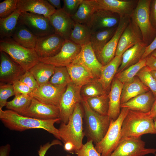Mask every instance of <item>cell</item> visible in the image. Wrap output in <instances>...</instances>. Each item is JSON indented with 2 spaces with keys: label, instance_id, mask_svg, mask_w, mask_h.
I'll use <instances>...</instances> for the list:
<instances>
[{
  "label": "cell",
  "instance_id": "obj_1",
  "mask_svg": "<svg viewBox=\"0 0 156 156\" xmlns=\"http://www.w3.org/2000/svg\"><path fill=\"white\" fill-rule=\"evenodd\" d=\"M0 119L4 125L10 130L22 131L30 129H42L61 140L58 129L54 125L55 123L61 122L60 118L40 120L24 116L11 110L0 109Z\"/></svg>",
  "mask_w": 156,
  "mask_h": 156
},
{
  "label": "cell",
  "instance_id": "obj_2",
  "mask_svg": "<svg viewBox=\"0 0 156 156\" xmlns=\"http://www.w3.org/2000/svg\"><path fill=\"white\" fill-rule=\"evenodd\" d=\"M147 134H156L153 119L147 113L129 110L122 124L121 140Z\"/></svg>",
  "mask_w": 156,
  "mask_h": 156
},
{
  "label": "cell",
  "instance_id": "obj_3",
  "mask_svg": "<svg viewBox=\"0 0 156 156\" xmlns=\"http://www.w3.org/2000/svg\"><path fill=\"white\" fill-rule=\"evenodd\" d=\"M84 111L83 127L87 140H91L95 144L103 139L109 128L110 120L107 116L100 114L92 109L86 101L81 102Z\"/></svg>",
  "mask_w": 156,
  "mask_h": 156
},
{
  "label": "cell",
  "instance_id": "obj_4",
  "mask_svg": "<svg viewBox=\"0 0 156 156\" xmlns=\"http://www.w3.org/2000/svg\"><path fill=\"white\" fill-rule=\"evenodd\" d=\"M84 111L81 103H77L66 124L61 122L58 129L60 137L64 143L69 141L75 146L76 150L82 145L85 134L83 127Z\"/></svg>",
  "mask_w": 156,
  "mask_h": 156
},
{
  "label": "cell",
  "instance_id": "obj_5",
  "mask_svg": "<svg viewBox=\"0 0 156 156\" xmlns=\"http://www.w3.org/2000/svg\"><path fill=\"white\" fill-rule=\"evenodd\" d=\"M0 51L7 54L25 71L40 62V58L34 49L24 47L11 38L0 39Z\"/></svg>",
  "mask_w": 156,
  "mask_h": 156
},
{
  "label": "cell",
  "instance_id": "obj_6",
  "mask_svg": "<svg viewBox=\"0 0 156 156\" xmlns=\"http://www.w3.org/2000/svg\"><path fill=\"white\" fill-rule=\"evenodd\" d=\"M120 114L116 120H110L108 130L103 138L95 148L101 156H109L115 150L121 139V127L124 119L129 111L121 108Z\"/></svg>",
  "mask_w": 156,
  "mask_h": 156
},
{
  "label": "cell",
  "instance_id": "obj_7",
  "mask_svg": "<svg viewBox=\"0 0 156 156\" xmlns=\"http://www.w3.org/2000/svg\"><path fill=\"white\" fill-rule=\"evenodd\" d=\"M151 1V0H138L131 17L138 27L143 41L148 45L152 42L156 35V29L150 20Z\"/></svg>",
  "mask_w": 156,
  "mask_h": 156
},
{
  "label": "cell",
  "instance_id": "obj_8",
  "mask_svg": "<svg viewBox=\"0 0 156 156\" xmlns=\"http://www.w3.org/2000/svg\"><path fill=\"white\" fill-rule=\"evenodd\" d=\"M141 137H130L121 139L115 150L109 156H144L152 154L156 156V148H145Z\"/></svg>",
  "mask_w": 156,
  "mask_h": 156
},
{
  "label": "cell",
  "instance_id": "obj_9",
  "mask_svg": "<svg viewBox=\"0 0 156 156\" xmlns=\"http://www.w3.org/2000/svg\"><path fill=\"white\" fill-rule=\"evenodd\" d=\"M18 22L25 26L38 37L55 33L49 18L42 15L21 12Z\"/></svg>",
  "mask_w": 156,
  "mask_h": 156
},
{
  "label": "cell",
  "instance_id": "obj_10",
  "mask_svg": "<svg viewBox=\"0 0 156 156\" xmlns=\"http://www.w3.org/2000/svg\"><path fill=\"white\" fill-rule=\"evenodd\" d=\"M81 87L75 85L72 82L67 85L59 106L61 122L67 123L76 104L81 102L82 98L80 94Z\"/></svg>",
  "mask_w": 156,
  "mask_h": 156
},
{
  "label": "cell",
  "instance_id": "obj_11",
  "mask_svg": "<svg viewBox=\"0 0 156 156\" xmlns=\"http://www.w3.org/2000/svg\"><path fill=\"white\" fill-rule=\"evenodd\" d=\"M81 46L70 40H65L59 52L53 57L40 58V62L55 67H66L70 64L80 53Z\"/></svg>",
  "mask_w": 156,
  "mask_h": 156
},
{
  "label": "cell",
  "instance_id": "obj_12",
  "mask_svg": "<svg viewBox=\"0 0 156 156\" xmlns=\"http://www.w3.org/2000/svg\"><path fill=\"white\" fill-rule=\"evenodd\" d=\"M65 40L56 33L38 37L34 50L39 58L51 57L59 52Z\"/></svg>",
  "mask_w": 156,
  "mask_h": 156
},
{
  "label": "cell",
  "instance_id": "obj_13",
  "mask_svg": "<svg viewBox=\"0 0 156 156\" xmlns=\"http://www.w3.org/2000/svg\"><path fill=\"white\" fill-rule=\"evenodd\" d=\"M67 86H55L48 82L40 86L30 95L43 103L59 107L60 99Z\"/></svg>",
  "mask_w": 156,
  "mask_h": 156
},
{
  "label": "cell",
  "instance_id": "obj_14",
  "mask_svg": "<svg viewBox=\"0 0 156 156\" xmlns=\"http://www.w3.org/2000/svg\"><path fill=\"white\" fill-rule=\"evenodd\" d=\"M22 115L36 119L48 120L60 118L58 107L43 103L32 97L28 108Z\"/></svg>",
  "mask_w": 156,
  "mask_h": 156
},
{
  "label": "cell",
  "instance_id": "obj_15",
  "mask_svg": "<svg viewBox=\"0 0 156 156\" xmlns=\"http://www.w3.org/2000/svg\"><path fill=\"white\" fill-rule=\"evenodd\" d=\"M0 83L12 84L25 71L5 52L0 51Z\"/></svg>",
  "mask_w": 156,
  "mask_h": 156
},
{
  "label": "cell",
  "instance_id": "obj_16",
  "mask_svg": "<svg viewBox=\"0 0 156 156\" xmlns=\"http://www.w3.org/2000/svg\"><path fill=\"white\" fill-rule=\"evenodd\" d=\"M131 20L129 17L120 18L119 23L113 36L100 53L98 60L103 66L111 61L115 57L120 37Z\"/></svg>",
  "mask_w": 156,
  "mask_h": 156
},
{
  "label": "cell",
  "instance_id": "obj_17",
  "mask_svg": "<svg viewBox=\"0 0 156 156\" xmlns=\"http://www.w3.org/2000/svg\"><path fill=\"white\" fill-rule=\"evenodd\" d=\"M120 19L119 16L117 14L106 10L98 9L94 12L87 25L93 32L116 27Z\"/></svg>",
  "mask_w": 156,
  "mask_h": 156
},
{
  "label": "cell",
  "instance_id": "obj_18",
  "mask_svg": "<svg viewBox=\"0 0 156 156\" xmlns=\"http://www.w3.org/2000/svg\"><path fill=\"white\" fill-rule=\"evenodd\" d=\"M142 41V34L138 27L131 18L120 37L115 56L122 55L126 50Z\"/></svg>",
  "mask_w": 156,
  "mask_h": 156
},
{
  "label": "cell",
  "instance_id": "obj_19",
  "mask_svg": "<svg viewBox=\"0 0 156 156\" xmlns=\"http://www.w3.org/2000/svg\"><path fill=\"white\" fill-rule=\"evenodd\" d=\"M80 53L71 63L81 64L88 69L97 79L100 77L102 64L99 61L90 43L81 46Z\"/></svg>",
  "mask_w": 156,
  "mask_h": 156
},
{
  "label": "cell",
  "instance_id": "obj_20",
  "mask_svg": "<svg viewBox=\"0 0 156 156\" xmlns=\"http://www.w3.org/2000/svg\"><path fill=\"white\" fill-rule=\"evenodd\" d=\"M98 9L109 10L118 15L120 17L131 16L138 0H96Z\"/></svg>",
  "mask_w": 156,
  "mask_h": 156
},
{
  "label": "cell",
  "instance_id": "obj_21",
  "mask_svg": "<svg viewBox=\"0 0 156 156\" xmlns=\"http://www.w3.org/2000/svg\"><path fill=\"white\" fill-rule=\"evenodd\" d=\"M55 33L65 40H70L74 22L62 8L56 10L49 18Z\"/></svg>",
  "mask_w": 156,
  "mask_h": 156
},
{
  "label": "cell",
  "instance_id": "obj_22",
  "mask_svg": "<svg viewBox=\"0 0 156 156\" xmlns=\"http://www.w3.org/2000/svg\"><path fill=\"white\" fill-rule=\"evenodd\" d=\"M17 9L21 12L41 15L48 18L56 10L46 0H18Z\"/></svg>",
  "mask_w": 156,
  "mask_h": 156
},
{
  "label": "cell",
  "instance_id": "obj_23",
  "mask_svg": "<svg viewBox=\"0 0 156 156\" xmlns=\"http://www.w3.org/2000/svg\"><path fill=\"white\" fill-rule=\"evenodd\" d=\"M123 83L114 77L108 94L109 107L107 116L110 120H115L119 116L121 110L120 98Z\"/></svg>",
  "mask_w": 156,
  "mask_h": 156
},
{
  "label": "cell",
  "instance_id": "obj_24",
  "mask_svg": "<svg viewBox=\"0 0 156 156\" xmlns=\"http://www.w3.org/2000/svg\"><path fill=\"white\" fill-rule=\"evenodd\" d=\"M155 98L152 92L150 90L121 104L120 107L126 108L129 110L148 113L151 111Z\"/></svg>",
  "mask_w": 156,
  "mask_h": 156
},
{
  "label": "cell",
  "instance_id": "obj_25",
  "mask_svg": "<svg viewBox=\"0 0 156 156\" xmlns=\"http://www.w3.org/2000/svg\"><path fill=\"white\" fill-rule=\"evenodd\" d=\"M148 45L143 41L139 42L126 50L122 54L117 73L135 64L142 59Z\"/></svg>",
  "mask_w": 156,
  "mask_h": 156
},
{
  "label": "cell",
  "instance_id": "obj_26",
  "mask_svg": "<svg viewBox=\"0 0 156 156\" xmlns=\"http://www.w3.org/2000/svg\"><path fill=\"white\" fill-rule=\"evenodd\" d=\"M122 55L115 56L111 61L103 66L101 68L100 76L98 79L107 94L109 93L112 80L120 65Z\"/></svg>",
  "mask_w": 156,
  "mask_h": 156
},
{
  "label": "cell",
  "instance_id": "obj_27",
  "mask_svg": "<svg viewBox=\"0 0 156 156\" xmlns=\"http://www.w3.org/2000/svg\"><path fill=\"white\" fill-rule=\"evenodd\" d=\"M66 68L75 85L81 87L96 78L87 68L78 64L71 63Z\"/></svg>",
  "mask_w": 156,
  "mask_h": 156
},
{
  "label": "cell",
  "instance_id": "obj_28",
  "mask_svg": "<svg viewBox=\"0 0 156 156\" xmlns=\"http://www.w3.org/2000/svg\"><path fill=\"white\" fill-rule=\"evenodd\" d=\"M150 90L137 76L131 81L123 83L120 98V103H125L131 99Z\"/></svg>",
  "mask_w": 156,
  "mask_h": 156
},
{
  "label": "cell",
  "instance_id": "obj_29",
  "mask_svg": "<svg viewBox=\"0 0 156 156\" xmlns=\"http://www.w3.org/2000/svg\"><path fill=\"white\" fill-rule=\"evenodd\" d=\"M117 27L92 32L90 43L98 59L101 51L113 36Z\"/></svg>",
  "mask_w": 156,
  "mask_h": 156
},
{
  "label": "cell",
  "instance_id": "obj_30",
  "mask_svg": "<svg viewBox=\"0 0 156 156\" xmlns=\"http://www.w3.org/2000/svg\"><path fill=\"white\" fill-rule=\"evenodd\" d=\"M98 10L96 0H82L77 11L71 17L75 23L87 25Z\"/></svg>",
  "mask_w": 156,
  "mask_h": 156
},
{
  "label": "cell",
  "instance_id": "obj_31",
  "mask_svg": "<svg viewBox=\"0 0 156 156\" xmlns=\"http://www.w3.org/2000/svg\"><path fill=\"white\" fill-rule=\"evenodd\" d=\"M37 37L25 26L18 22L11 38L24 47L34 49Z\"/></svg>",
  "mask_w": 156,
  "mask_h": 156
},
{
  "label": "cell",
  "instance_id": "obj_32",
  "mask_svg": "<svg viewBox=\"0 0 156 156\" xmlns=\"http://www.w3.org/2000/svg\"><path fill=\"white\" fill-rule=\"evenodd\" d=\"M55 67L51 64L40 61L29 71L40 86L49 82L54 73Z\"/></svg>",
  "mask_w": 156,
  "mask_h": 156
},
{
  "label": "cell",
  "instance_id": "obj_33",
  "mask_svg": "<svg viewBox=\"0 0 156 156\" xmlns=\"http://www.w3.org/2000/svg\"><path fill=\"white\" fill-rule=\"evenodd\" d=\"M21 13L17 9L9 16L4 18H0V39L12 37L18 24Z\"/></svg>",
  "mask_w": 156,
  "mask_h": 156
},
{
  "label": "cell",
  "instance_id": "obj_34",
  "mask_svg": "<svg viewBox=\"0 0 156 156\" xmlns=\"http://www.w3.org/2000/svg\"><path fill=\"white\" fill-rule=\"evenodd\" d=\"M92 33L90 29L87 25L75 22L70 40L82 46L90 42Z\"/></svg>",
  "mask_w": 156,
  "mask_h": 156
},
{
  "label": "cell",
  "instance_id": "obj_35",
  "mask_svg": "<svg viewBox=\"0 0 156 156\" xmlns=\"http://www.w3.org/2000/svg\"><path fill=\"white\" fill-rule=\"evenodd\" d=\"M12 100L7 101L6 108L22 115L29 107L32 97L27 94H17Z\"/></svg>",
  "mask_w": 156,
  "mask_h": 156
},
{
  "label": "cell",
  "instance_id": "obj_36",
  "mask_svg": "<svg viewBox=\"0 0 156 156\" xmlns=\"http://www.w3.org/2000/svg\"><path fill=\"white\" fill-rule=\"evenodd\" d=\"M85 100L90 108L98 113L104 116L108 114L109 107L108 94L90 97Z\"/></svg>",
  "mask_w": 156,
  "mask_h": 156
},
{
  "label": "cell",
  "instance_id": "obj_37",
  "mask_svg": "<svg viewBox=\"0 0 156 156\" xmlns=\"http://www.w3.org/2000/svg\"><path fill=\"white\" fill-rule=\"evenodd\" d=\"M98 79H94L81 87L80 94L82 99L107 94Z\"/></svg>",
  "mask_w": 156,
  "mask_h": 156
},
{
  "label": "cell",
  "instance_id": "obj_38",
  "mask_svg": "<svg viewBox=\"0 0 156 156\" xmlns=\"http://www.w3.org/2000/svg\"><path fill=\"white\" fill-rule=\"evenodd\" d=\"M146 66V58L142 59L136 64L117 73L115 77L123 83L130 81L136 76L141 68Z\"/></svg>",
  "mask_w": 156,
  "mask_h": 156
},
{
  "label": "cell",
  "instance_id": "obj_39",
  "mask_svg": "<svg viewBox=\"0 0 156 156\" xmlns=\"http://www.w3.org/2000/svg\"><path fill=\"white\" fill-rule=\"evenodd\" d=\"M142 83L148 88L156 98V79L151 73V70L146 66L141 68L136 76Z\"/></svg>",
  "mask_w": 156,
  "mask_h": 156
},
{
  "label": "cell",
  "instance_id": "obj_40",
  "mask_svg": "<svg viewBox=\"0 0 156 156\" xmlns=\"http://www.w3.org/2000/svg\"><path fill=\"white\" fill-rule=\"evenodd\" d=\"M72 82L66 67H55L49 83L55 86L67 85Z\"/></svg>",
  "mask_w": 156,
  "mask_h": 156
},
{
  "label": "cell",
  "instance_id": "obj_41",
  "mask_svg": "<svg viewBox=\"0 0 156 156\" xmlns=\"http://www.w3.org/2000/svg\"><path fill=\"white\" fill-rule=\"evenodd\" d=\"M14 95L15 93L12 84L0 83V109L5 106L8 99Z\"/></svg>",
  "mask_w": 156,
  "mask_h": 156
},
{
  "label": "cell",
  "instance_id": "obj_42",
  "mask_svg": "<svg viewBox=\"0 0 156 156\" xmlns=\"http://www.w3.org/2000/svg\"><path fill=\"white\" fill-rule=\"evenodd\" d=\"M18 0H5L0 3V18H6L17 9Z\"/></svg>",
  "mask_w": 156,
  "mask_h": 156
},
{
  "label": "cell",
  "instance_id": "obj_43",
  "mask_svg": "<svg viewBox=\"0 0 156 156\" xmlns=\"http://www.w3.org/2000/svg\"><path fill=\"white\" fill-rule=\"evenodd\" d=\"M93 143L91 140H87L80 148L75 151L76 156H101L94 146Z\"/></svg>",
  "mask_w": 156,
  "mask_h": 156
},
{
  "label": "cell",
  "instance_id": "obj_44",
  "mask_svg": "<svg viewBox=\"0 0 156 156\" xmlns=\"http://www.w3.org/2000/svg\"><path fill=\"white\" fill-rule=\"evenodd\" d=\"M19 80L27 85L33 92L36 90L39 86L37 81L29 70L25 71Z\"/></svg>",
  "mask_w": 156,
  "mask_h": 156
},
{
  "label": "cell",
  "instance_id": "obj_45",
  "mask_svg": "<svg viewBox=\"0 0 156 156\" xmlns=\"http://www.w3.org/2000/svg\"><path fill=\"white\" fill-rule=\"evenodd\" d=\"M63 10L71 17L77 11L82 0H64Z\"/></svg>",
  "mask_w": 156,
  "mask_h": 156
},
{
  "label": "cell",
  "instance_id": "obj_46",
  "mask_svg": "<svg viewBox=\"0 0 156 156\" xmlns=\"http://www.w3.org/2000/svg\"><path fill=\"white\" fill-rule=\"evenodd\" d=\"M12 84L15 95L17 94H27L30 95L33 92L29 87L19 80L14 81Z\"/></svg>",
  "mask_w": 156,
  "mask_h": 156
},
{
  "label": "cell",
  "instance_id": "obj_47",
  "mask_svg": "<svg viewBox=\"0 0 156 156\" xmlns=\"http://www.w3.org/2000/svg\"><path fill=\"white\" fill-rule=\"evenodd\" d=\"M57 145L62 146V144L59 140L56 139L53 140L51 142H48L43 145H41L38 151L39 156H45L47 152L51 146Z\"/></svg>",
  "mask_w": 156,
  "mask_h": 156
},
{
  "label": "cell",
  "instance_id": "obj_48",
  "mask_svg": "<svg viewBox=\"0 0 156 156\" xmlns=\"http://www.w3.org/2000/svg\"><path fill=\"white\" fill-rule=\"evenodd\" d=\"M150 17L152 25L156 29V0H151L150 6Z\"/></svg>",
  "mask_w": 156,
  "mask_h": 156
},
{
  "label": "cell",
  "instance_id": "obj_49",
  "mask_svg": "<svg viewBox=\"0 0 156 156\" xmlns=\"http://www.w3.org/2000/svg\"><path fill=\"white\" fill-rule=\"evenodd\" d=\"M156 49V35L151 43L146 47L142 59L146 58Z\"/></svg>",
  "mask_w": 156,
  "mask_h": 156
},
{
  "label": "cell",
  "instance_id": "obj_50",
  "mask_svg": "<svg viewBox=\"0 0 156 156\" xmlns=\"http://www.w3.org/2000/svg\"><path fill=\"white\" fill-rule=\"evenodd\" d=\"M146 65L151 70L156 71V58L150 54L146 58Z\"/></svg>",
  "mask_w": 156,
  "mask_h": 156
},
{
  "label": "cell",
  "instance_id": "obj_51",
  "mask_svg": "<svg viewBox=\"0 0 156 156\" xmlns=\"http://www.w3.org/2000/svg\"><path fill=\"white\" fill-rule=\"evenodd\" d=\"M10 145L7 144L0 147V156H9L10 151Z\"/></svg>",
  "mask_w": 156,
  "mask_h": 156
},
{
  "label": "cell",
  "instance_id": "obj_52",
  "mask_svg": "<svg viewBox=\"0 0 156 156\" xmlns=\"http://www.w3.org/2000/svg\"><path fill=\"white\" fill-rule=\"evenodd\" d=\"M64 149L66 151L72 152L76 150L75 145L71 142L68 141L64 143Z\"/></svg>",
  "mask_w": 156,
  "mask_h": 156
},
{
  "label": "cell",
  "instance_id": "obj_53",
  "mask_svg": "<svg viewBox=\"0 0 156 156\" xmlns=\"http://www.w3.org/2000/svg\"><path fill=\"white\" fill-rule=\"evenodd\" d=\"M148 116L154 120H156V98L151 111L147 113Z\"/></svg>",
  "mask_w": 156,
  "mask_h": 156
},
{
  "label": "cell",
  "instance_id": "obj_54",
  "mask_svg": "<svg viewBox=\"0 0 156 156\" xmlns=\"http://www.w3.org/2000/svg\"><path fill=\"white\" fill-rule=\"evenodd\" d=\"M49 3L57 10L62 8L61 7V0H47Z\"/></svg>",
  "mask_w": 156,
  "mask_h": 156
},
{
  "label": "cell",
  "instance_id": "obj_55",
  "mask_svg": "<svg viewBox=\"0 0 156 156\" xmlns=\"http://www.w3.org/2000/svg\"><path fill=\"white\" fill-rule=\"evenodd\" d=\"M151 73L154 77L156 79V71L151 70Z\"/></svg>",
  "mask_w": 156,
  "mask_h": 156
},
{
  "label": "cell",
  "instance_id": "obj_56",
  "mask_svg": "<svg viewBox=\"0 0 156 156\" xmlns=\"http://www.w3.org/2000/svg\"><path fill=\"white\" fill-rule=\"evenodd\" d=\"M151 55L156 58V49L153 51L151 54Z\"/></svg>",
  "mask_w": 156,
  "mask_h": 156
},
{
  "label": "cell",
  "instance_id": "obj_57",
  "mask_svg": "<svg viewBox=\"0 0 156 156\" xmlns=\"http://www.w3.org/2000/svg\"><path fill=\"white\" fill-rule=\"evenodd\" d=\"M154 123H155V127L156 129V120H154Z\"/></svg>",
  "mask_w": 156,
  "mask_h": 156
},
{
  "label": "cell",
  "instance_id": "obj_58",
  "mask_svg": "<svg viewBox=\"0 0 156 156\" xmlns=\"http://www.w3.org/2000/svg\"><path fill=\"white\" fill-rule=\"evenodd\" d=\"M66 156H71L70 155H67Z\"/></svg>",
  "mask_w": 156,
  "mask_h": 156
}]
</instances>
